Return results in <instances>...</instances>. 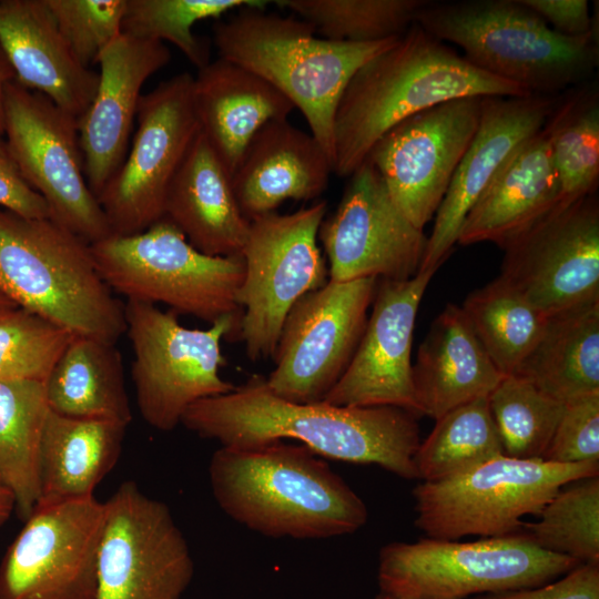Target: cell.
Masks as SVG:
<instances>
[{"label": "cell", "instance_id": "bcb514c9", "mask_svg": "<svg viewBox=\"0 0 599 599\" xmlns=\"http://www.w3.org/2000/svg\"><path fill=\"white\" fill-rule=\"evenodd\" d=\"M16 80V72L0 42V136L4 135V106L3 95L6 85Z\"/></svg>", "mask_w": 599, "mask_h": 599}, {"label": "cell", "instance_id": "4316f807", "mask_svg": "<svg viewBox=\"0 0 599 599\" xmlns=\"http://www.w3.org/2000/svg\"><path fill=\"white\" fill-rule=\"evenodd\" d=\"M163 217L210 256L241 255L250 221L237 204L232 179L199 132L172 180Z\"/></svg>", "mask_w": 599, "mask_h": 599}, {"label": "cell", "instance_id": "44dd1931", "mask_svg": "<svg viewBox=\"0 0 599 599\" xmlns=\"http://www.w3.org/2000/svg\"><path fill=\"white\" fill-rule=\"evenodd\" d=\"M557 99L483 97L478 129L434 216L419 271L438 270L445 263L471 207L516 150L544 128Z\"/></svg>", "mask_w": 599, "mask_h": 599}, {"label": "cell", "instance_id": "f1b7e54d", "mask_svg": "<svg viewBox=\"0 0 599 599\" xmlns=\"http://www.w3.org/2000/svg\"><path fill=\"white\" fill-rule=\"evenodd\" d=\"M126 427L50 410L40 446L37 506L92 497L121 455Z\"/></svg>", "mask_w": 599, "mask_h": 599}, {"label": "cell", "instance_id": "f35d334b", "mask_svg": "<svg viewBox=\"0 0 599 599\" xmlns=\"http://www.w3.org/2000/svg\"><path fill=\"white\" fill-rule=\"evenodd\" d=\"M263 0H126L122 33L169 41L197 69L210 62L209 49L194 33L196 22L237 8L264 9Z\"/></svg>", "mask_w": 599, "mask_h": 599}, {"label": "cell", "instance_id": "5bb4252c", "mask_svg": "<svg viewBox=\"0 0 599 599\" xmlns=\"http://www.w3.org/2000/svg\"><path fill=\"white\" fill-rule=\"evenodd\" d=\"M378 278L328 281L290 309L266 377L277 396L322 402L349 365L363 336Z\"/></svg>", "mask_w": 599, "mask_h": 599}, {"label": "cell", "instance_id": "f6af8a7d", "mask_svg": "<svg viewBox=\"0 0 599 599\" xmlns=\"http://www.w3.org/2000/svg\"><path fill=\"white\" fill-rule=\"evenodd\" d=\"M554 31L571 38H597L595 14L587 0H521Z\"/></svg>", "mask_w": 599, "mask_h": 599}, {"label": "cell", "instance_id": "2e32d148", "mask_svg": "<svg viewBox=\"0 0 599 599\" xmlns=\"http://www.w3.org/2000/svg\"><path fill=\"white\" fill-rule=\"evenodd\" d=\"M105 504L38 505L0 565V599H95Z\"/></svg>", "mask_w": 599, "mask_h": 599}, {"label": "cell", "instance_id": "52a82bcc", "mask_svg": "<svg viewBox=\"0 0 599 599\" xmlns=\"http://www.w3.org/2000/svg\"><path fill=\"white\" fill-rule=\"evenodd\" d=\"M580 565L536 546L522 532L476 541L422 538L379 551L382 592L400 599H466L535 588Z\"/></svg>", "mask_w": 599, "mask_h": 599}, {"label": "cell", "instance_id": "7c38bea8", "mask_svg": "<svg viewBox=\"0 0 599 599\" xmlns=\"http://www.w3.org/2000/svg\"><path fill=\"white\" fill-rule=\"evenodd\" d=\"M4 135L27 183L50 219L89 244L111 235L83 170L78 119L17 80L4 88Z\"/></svg>", "mask_w": 599, "mask_h": 599}, {"label": "cell", "instance_id": "9c48e42d", "mask_svg": "<svg viewBox=\"0 0 599 599\" xmlns=\"http://www.w3.org/2000/svg\"><path fill=\"white\" fill-rule=\"evenodd\" d=\"M599 476V460L556 464L504 454L413 490L415 525L429 538L502 537L520 530L565 485Z\"/></svg>", "mask_w": 599, "mask_h": 599}, {"label": "cell", "instance_id": "ab89813d", "mask_svg": "<svg viewBox=\"0 0 599 599\" xmlns=\"http://www.w3.org/2000/svg\"><path fill=\"white\" fill-rule=\"evenodd\" d=\"M73 336L65 328L22 307L1 316L0 382L44 383Z\"/></svg>", "mask_w": 599, "mask_h": 599}, {"label": "cell", "instance_id": "277c9868", "mask_svg": "<svg viewBox=\"0 0 599 599\" xmlns=\"http://www.w3.org/2000/svg\"><path fill=\"white\" fill-rule=\"evenodd\" d=\"M219 58L263 78L303 113L311 134L334 156V119L354 73L399 38L355 43L317 38L308 22L244 7L213 26Z\"/></svg>", "mask_w": 599, "mask_h": 599}, {"label": "cell", "instance_id": "1f68e13d", "mask_svg": "<svg viewBox=\"0 0 599 599\" xmlns=\"http://www.w3.org/2000/svg\"><path fill=\"white\" fill-rule=\"evenodd\" d=\"M49 412L43 383L0 382V486L11 493L24 521L40 498V446Z\"/></svg>", "mask_w": 599, "mask_h": 599}, {"label": "cell", "instance_id": "6da1fadb", "mask_svg": "<svg viewBox=\"0 0 599 599\" xmlns=\"http://www.w3.org/2000/svg\"><path fill=\"white\" fill-rule=\"evenodd\" d=\"M187 429L223 447L250 448L291 439L315 455L377 465L404 479H418L417 417L395 406L348 407L298 404L274 394L254 375L231 392L192 404L181 419Z\"/></svg>", "mask_w": 599, "mask_h": 599}, {"label": "cell", "instance_id": "d590c367", "mask_svg": "<svg viewBox=\"0 0 599 599\" xmlns=\"http://www.w3.org/2000/svg\"><path fill=\"white\" fill-rule=\"evenodd\" d=\"M428 0H282L324 39L355 43L403 35Z\"/></svg>", "mask_w": 599, "mask_h": 599}, {"label": "cell", "instance_id": "8fae6325", "mask_svg": "<svg viewBox=\"0 0 599 599\" xmlns=\"http://www.w3.org/2000/svg\"><path fill=\"white\" fill-rule=\"evenodd\" d=\"M326 210L322 200L290 214L274 212L250 221L236 303L243 309L238 341L251 362L273 356L290 309L328 282L317 245Z\"/></svg>", "mask_w": 599, "mask_h": 599}, {"label": "cell", "instance_id": "7a4b0ae2", "mask_svg": "<svg viewBox=\"0 0 599 599\" xmlns=\"http://www.w3.org/2000/svg\"><path fill=\"white\" fill-rule=\"evenodd\" d=\"M527 95L413 23L348 81L334 119L333 173L349 177L387 131L423 110L458 98Z\"/></svg>", "mask_w": 599, "mask_h": 599}, {"label": "cell", "instance_id": "d6a6232c", "mask_svg": "<svg viewBox=\"0 0 599 599\" xmlns=\"http://www.w3.org/2000/svg\"><path fill=\"white\" fill-rule=\"evenodd\" d=\"M544 131L566 206L595 194L599 182V91L585 82L558 95Z\"/></svg>", "mask_w": 599, "mask_h": 599}, {"label": "cell", "instance_id": "74e56055", "mask_svg": "<svg viewBox=\"0 0 599 599\" xmlns=\"http://www.w3.org/2000/svg\"><path fill=\"white\" fill-rule=\"evenodd\" d=\"M504 455L541 459L565 404L515 375L504 376L488 396Z\"/></svg>", "mask_w": 599, "mask_h": 599}, {"label": "cell", "instance_id": "ee69618b", "mask_svg": "<svg viewBox=\"0 0 599 599\" xmlns=\"http://www.w3.org/2000/svg\"><path fill=\"white\" fill-rule=\"evenodd\" d=\"M0 136V207L26 219H50L44 199L23 179L8 143Z\"/></svg>", "mask_w": 599, "mask_h": 599}, {"label": "cell", "instance_id": "5b68a950", "mask_svg": "<svg viewBox=\"0 0 599 599\" xmlns=\"http://www.w3.org/2000/svg\"><path fill=\"white\" fill-rule=\"evenodd\" d=\"M415 23L529 94L558 95L588 82L598 67L597 39L557 33L521 0L428 1Z\"/></svg>", "mask_w": 599, "mask_h": 599}, {"label": "cell", "instance_id": "ac0fdd59", "mask_svg": "<svg viewBox=\"0 0 599 599\" xmlns=\"http://www.w3.org/2000/svg\"><path fill=\"white\" fill-rule=\"evenodd\" d=\"M483 97L448 100L393 126L367 159L400 212L424 230L479 125Z\"/></svg>", "mask_w": 599, "mask_h": 599}, {"label": "cell", "instance_id": "ffe728a7", "mask_svg": "<svg viewBox=\"0 0 599 599\" xmlns=\"http://www.w3.org/2000/svg\"><path fill=\"white\" fill-rule=\"evenodd\" d=\"M437 270L378 280L373 311L345 373L322 400L334 406H395L418 417L412 345L417 312Z\"/></svg>", "mask_w": 599, "mask_h": 599}, {"label": "cell", "instance_id": "60d3db41", "mask_svg": "<svg viewBox=\"0 0 599 599\" xmlns=\"http://www.w3.org/2000/svg\"><path fill=\"white\" fill-rule=\"evenodd\" d=\"M75 59L85 68L122 33L126 0H47Z\"/></svg>", "mask_w": 599, "mask_h": 599}, {"label": "cell", "instance_id": "7bdbcfd3", "mask_svg": "<svg viewBox=\"0 0 599 599\" xmlns=\"http://www.w3.org/2000/svg\"><path fill=\"white\" fill-rule=\"evenodd\" d=\"M471 599H599V565L580 564L559 580L539 587L478 595Z\"/></svg>", "mask_w": 599, "mask_h": 599}, {"label": "cell", "instance_id": "d6986e66", "mask_svg": "<svg viewBox=\"0 0 599 599\" xmlns=\"http://www.w3.org/2000/svg\"><path fill=\"white\" fill-rule=\"evenodd\" d=\"M318 238L335 282L408 280L420 270L427 246V235L396 206L368 160L349 176L336 211L321 223Z\"/></svg>", "mask_w": 599, "mask_h": 599}, {"label": "cell", "instance_id": "836d02e7", "mask_svg": "<svg viewBox=\"0 0 599 599\" xmlns=\"http://www.w3.org/2000/svg\"><path fill=\"white\" fill-rule=\"evenodd\" d=\"M496 368L514 375L540 337L547 318L500 275L460 306Z\"/></svg>", "mask_w": 599, "mask_h": 599}, {"label": "cell", "instance_id": "e0dca14e", "mask_svg": "<svg viewBox=\"0 0 599 599\" xmlns=\"http://www.w3.org/2000/svg\"><path fill=\"white\" fill-rule=\"evenodd\" d=\"M502 250L500 276L546 317L599 302L596 193L556 206Z\"/></svg>", "mask_w": 599, "mask_h": 599}, {"label": "cell", "instance_id": "ba28073f", "mask_svg": "<svg viewBox=\"0 0 599 599\" xmlns=\"http://www.w3.org/2000/svg\"><path fill=\"white\" fill-rule=\"evenodd\" d=\"M90 246L103 281L128 300L162 303L210 324L243 314L236 303L242 255L203 254L165 217L141 233L110 235Z\"/></svg>", "mask_w": 599, "mask_h": 599}, {"label": "cell", "instance_id": "603a6c76", "mask_svg": "<svg viewBox=\"0 0 599 599\" xmlns=\"http://www.w3.org/2000/svg\"><path fill=\"white\" fill-rule=\"evenodd\" d=\"M333 165L319 142L287 120L271 121L248 143L232 185L246 220L274 213L288 200L311 201L328 184Z\"/></svg>", "mask_w": 599, "mask_h": 599}, {"label": "cell", "instance_id": "484cf974", "mask_svg": "<svg viewBox=\"0 0 599 599\" xmlns=\"http://www.w3.org/2000/svg\"><path fill=\"white\" fill-rule=\"evenodd\" d=\"M558 201V176L541 129L516 150L483 192L464 221L457 244L493 242L502 248Z\"/></svg>", "mask_w": 599, "mask_h": 599}, {"label": "cell", "instance_id": "4fadbf2b", "mask_svg": "<svg viewBox=\"0 0 599 599\" xmlns=\"http://www.w3.org/2000/svg\"><path fill=\"white\" fill-rule=\"evenodd\" d=\"M192 85L182 72L142 94L132 145L97 197L111 235L141 233L163 217L169 186L200 132Z\"/></svg>", "mask_w": 599, "mask_h": 599}, {"label": "cell", "instance_id": "b9f144b4", "mask_svg": "<svg viewBox=\"0 0 599 599\" xmlns=\"http://www.w3.org/2000/svg\"><path fill=\"white\" fill-rule=\"evenodd\" d=\"M541 459L556 464L599 460V393L565 404Z\"/></svg>", "mask_w": 599, "mask_h": 599}, {"label": "cell", "instance_id": "30bf717a", "mask_svg": "<svg viewBox=\"0 0 599 599\" xmlns=\"http://www.w3.org/2000/svg\"><path fill=\"white\" fill-rule=\"evenodd\" d=\"M242 315L223 316L206 329L187 328L173 312L128 300L125 334L134 355L135 398L150 426L170 432L192 404L235 387L220 375L226 364L221 345L240 339Z\"/></svg>", "mask_w": 599, "mask_h": 599}, {"label": "cell", "instance_id": "e575fe53", "mask_svg": "<svg viewBox=\"0 0 599 599\" xmlns=\"http://www.w3.org/2000/svg\"><path fill=\"white\" fill-rule=\"evenodd\" d=\"M435 422L414 457L423 481L457 476L504 454L488 397L456 407Z\"/></svg>", "mask_w": 599, "mask_h": 599}, {"label": "cell", "instance_id": "83f0119b", "mask_svg": "<svg viewBox=\"0 0 599 599\" xmlns=\"http://www.w3.org/2000/svg\"><path fill=\"white\" fill-rule=\"evenodd\" d=\"M502 377L461 307L447 304L433 321L413 365L418 415L436 420L456 407L488 397Z\"/></svg>", "mask_w": 599, "mask_h": 599}, {"label": "cell", "instance_id": "7402d4cb", "mask_svg": "<svg viewBox=\"0 0 599 599\" xmlns=\"http://www.w3.org/2000/svg\"><path fill=\"white\" fill-rule=\"evenodd\" d=\"M170 59L164 42L126 33L99 54V84L78 121L84 175L95 197L126 155L143 83Z\"/></svg>", "mask_w": 599, "mask_h": 599}, {"label": "cell", "instance_id": "8992f818", "mask_svg": "<svg viewBox=\"0 0 599 599\" xmlns=\"http://www.w3.org/2000/svg\"><path fill=\"white\" fill-rule=\"evenodd\" d=\"M0 292L74 336L115 344L125 334L124 304L101 277L90 244L51 219L0 207Z\"/></svg>", "mask_w": 599, "mask_h": 599}, {"label": "cell", "instance_id": "d4e9b609", "mask_svg": "<svg viewBox=\"0 0 599 599\" xmlns=\"http://www.w3.org/2000/svg\"><path fill=\"white\" fill-rule=\"evenodd\" d=\"M192 100L200 131L231 179L256 132L295 109L270 82L222 58L193 77Z\"/></svg>", "mask_w": 599, "mask_h": 599}, {"label": "cell", "instance_id": "7dc6e473", "mask_svg": "<svg viewBox=\"0 0 599 599\" xmlns=\"http://www.w3.org/2000/svg\"><path fill=\"white\" fill-rule=\"evenodd\" d=\"M16 508L14 498L6 488L0 486V526L3 525Z\"/></svg>", "mask_w": 599, "mask_h": 599}, {"label": "cell", "instance_id": "c3c4849f", "mask_svg": "<svg viewBox=\"0 0 599 599\" xmlns=\"http://www.w3.org/2000/svg\"><path fill=\"white\" fill-rule=\"evenodd\" d=\"M18 306L0 292V317L17 308Z\"/></svg>", "mask_w": 599, "mask_h": 599}, {"label": "cell", "instance_id": "f546056e", "mask_svg": "<svg viewBox=\"0 0 599 599\" xmlns=\"http://www.w3.org/2000/svg\"><path fill=\"white\" fill-rule=\"evenodd\" d=\"M514 375L562 404L599 393V302L548 317Z\"/></svg>", "mask_w": 599, "mask_h": 599}, {"label": "cell", "instance_id": "cb8c5ba5", "mask_svg": "<svg viewBox=\"0 0 599 599\" xmlns=\"http://www.w3.org/2000/svg\"><path fill=\"white\" fill-rule=\"evenodd\" d=\"M0 42L21 85L44 94L78 120L85 113L99 73L75 59L47 0H1Z\"/></svg>", "mask_w": 599, "mask_h": 599}, {"label": "cell", "instance_id": "681fc988", "mask_svg": "<svg viewBox=\"0 0 599 599\" xmlns=\"http://www.w3.org/2000/svg\"><path fill=\"white\" fill-rule=\"evenodd\" d=\"M374 599H400V598H397V597H394L392 595H388V593H385V592H379L378 595L375 596Z\"/></svg>", "mask_w": 599, "mask_h": 599}, {"label": "cell", "instance_id": "9a60e30c", "mask_svg": "<svg viewBox=\"0 0 599 599\" xmlns=\"http://www.w3.org/2000/svg\"><path fill=\"white\" fill-rule=\"evenodd\" d=\"M104 504L95 599H181L194 562L169 507L129 480Z\"/></svg>", "mask_w": 599, "mask_h": 599}, {"label": "cell", "instance_id": "4dcf8cb0", "mask_svg": "<svg viewBox=\"0 0 599 599\" xmlns=\"http://www.w3.org/2000/svg\"><path fill=\"white\" fill-rule=\"evenodd\" d=\"M43 384L55 414L131 423L123 362L115 344L73 336Z\"/></svg>", "mask_w": 599, "mask_h": 599}, {"label": "cell", "instance_id": "8d00e7d4", "mask_svg": "<svg viewBox=\"0 0 599 599\" xmlns=\"http://www.w3.org/2000/svg\"><path fill=\"white\" fill-rule=\"evenodd\" d=\"M520 532L539 548L599 565V476L562 486Z\"/></svg>", "mask_w": 599, "mask_h": 599}, {"label": "cell", "instance_id": "3957f363", "mask_svg": "<svg viewBox=\"0 0 599 599\" xmlns=\"http://www.w3.org/2000/svg\"><path fill=\"white\" fill-rule=\"evenodd\" d=\"M209 475L220 508L267 537L325 539L353 534L368 518L358 495L303 445L222 446Z\"/></svg>", "mask_w": 599, "mask_h": 599}]
</instances>
